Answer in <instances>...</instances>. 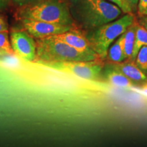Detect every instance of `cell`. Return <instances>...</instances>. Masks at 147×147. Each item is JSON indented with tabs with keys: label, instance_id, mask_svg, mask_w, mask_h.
I'll list each match as a JSON object with an SVG mask.
<instances>
[{
	"label": "cell",
	"instance_id": "cell-15",
	"mask_svg": "<svg viewBox=\"0 0 147 147\" xmlns=\"http://www.w3.org/2000/svg\"><path fill=\"white\" fill-rule=\"evenodd\" d=\"M0 49L6 52L8 55L14 53L9 40L8 31L0 32Z\"/></svg>",
	"mask_w": 147,
	"mask_h": 147
},
{
	"label": "cell",
	"instance_id": "cell-24",
	"mask_svg": "<svg viewBox=\"0 0 147 147\" xmlns=\"http://www.w3.org/2000/svg\"><path fill=\"white\" fill-rule=\"evenodd\" d=\"M8 55V54L6 52H5V51H3L0 49V56H3V55Z\"/></svg>",
	"mask_w": 147,
	"mask_h": 147
},
{
	"label": "cell",
	"instance_id": "cell-4",
	"mask_svg": "<svg viewBox=\"0 0 147 147\" xmlns=\"http://www.w3.org/2000/svg\"><path fill=\"white\" fill-rule=\"evenodd\" d=\"M136 21L133 14L124 16L102 25L98 28L84 32L91 49L102 60H106L108 51L112 43L123 34Z\"/></svg>",
	"mask_w": 147,
	"mask_h": 147
},
{
	"label": "cell",
	"instance_id": "cell-12",
	"mask_svg": "<svg viewBox=\"0 0 147 147\" xmlns=\"http://www.w3.org/2000/svg\"><path fill=\"white\" fill-rule=\"evenodd\" d=\"M136 29V21L129 26L124 33V53L126 59H131L133 54L134 43H135Z\"/></svg>",
	"mask_w": 147,
	"mask_h": 147
},
{
	"label": "cell",
	"instance_id": "cell-25",
	"mask_svg": "<svg viewBox=\"0 0 147 147\" xmlns=\"http://www.w3.org/2000/svg\"><path fill=\"white\" fill-rule=\"evenodd\" d=\"M143 15H146V16H147V9L146 10H145V12H144V14H143ZM142 15V16H143Z\"/></svg>",
	"mask_w": 147,
	"mask_h": 147
},
{
	"label": "cell",
	"instance_id": "cell-9",
	"mask_svg": "<svg viewBox=\"0 0 147 147\" xmlns=\"http://www.w3.org/2000/svg\"><path fill=\"white\" fill-rule=\"evenodd\" d=\"M109 63L112 67L131 80L136 87L147 82V76L140 70L134 61L126 59L120 63Z\"/></svg>",
	"mask_w": 147,
	"mask_h": 147
},
{
	"label": "cell",
	"instance_id": "cell-23",
	"mask_svg": "<svg viewBox=\"0 0 147 147\" xmlns=\"http://www.w3.org/2000/svg\"><path fill=\"white\" fill-rule=\"evenodd\" d=\"M9 4L7 0H0V12L5 10Z\"/></svg>",
	"mask_w": 147,
	"mask_h": 147
},
{
	"label": "cell",
	"instance_id": "cell-6",
	"mask_svg": "<svg viewBox=\"0 0 147 147\" xmlns=\"http://www.w3.org/2000/svg\"><path fill=\"white\" fill-rule=\"evenodd\" d=\"M11 47L14 53L26 62L35 61L36 57V41L26 31L13 30L10 33Z\"/></svg>",
	"mask_w": 147,
	"mask_h": 147
},
{
	"label": "cell",
	"instance_id": "cell-19",
	"mask_svg": "<svg viewBox=\"0 0 147 147\" xmlns=\"http://www.w3.org/2000/svg\"><path fill=\"white\" fill-rule=\"evenodd\" d=\"M8 31V26L6 21H5L4 18L0 15V32H6Z\"/></svg>",
	"mask_w": 147,
	"mask_h": 147
},
{
	"label": "cell",
	"instance_id": "cell-10",
	"mask_svg": "<svg viewBox=\"0 0 147 147\" xmlns=\"http://www.w3.org/2000/svg\"><path fill=\"white\" fill-rule=\"evenodd\" d=\"M102 77L108 84L113 87L123 89L136 87L131 80H129L122 73L114 68L109 63H105L102 71Z\"/></svg>",
	"mask_w": 147,
	"mask_h": 147
},
{
	"label": "cell",
	"instance_id": "cell-8",
	"mask_svg": "<svg viewBox=\"0 0 147 147\" xmlns=\"http://www.w3.org/2000/svg\"><path fill=\"white\" fill-rule=\"evenodd\" d=\"M55 39L65 43L66 45L70 46L76 50L82 53L95 54L93 49H91L89 40L87 38L84 32L76 28L63 34L51 36Z\"/></svg>",
	"mask_w": 147,
	"mask_h": 147
},
{
	"label": "cell",
	"instance_id": "cell-22",
	"mask_svg": "<svg viewBox=\"0 0 147 147\" xmlns=\"http://www.w3.org/2000/svg\"><path fill=\"white\" fill-rule=\"evenodd\" d=\"M138 89L141 93H142L143 94L147 95V82L146 83L142 84V85L138 87Z\"/></svg>",
	"mask_w": 147,
	"mask_h": 147
},
{
	"label": "cell",
	"instance_id": "cell-17",
	"mask_svg": "<svg viewBox=\"0 0 147 147\" xmlns=\"http://www.w3.org/2000/svg\"><path fill=\"white\" fill-rule=\"evenodd\" d=\"M8 3H12L14 5H16L18 8H22V7L27 6V5L33 4L40 0H7Z\"/></svg>",
	"mask_w": 147,
	"mask_h": 147
},
{
	"label": "cell",
	"instance_id": "cell-14",
	"mask_svg": "<svg viewBox=\"0 0 147 147\" xmlns=\"http://www.w3.org/2000/svg\"><path fill=\"white\" fill-rule=\"evenodd\" d=\"M135 63L140 70L147 76V46L142 47L138 51Z\"/></svg>",
	"mask_w": 147,
	"mask_h": 147
},
{
	"label": "cell",
	"instance_id": "cell-18",
	"mask_svg": "<svg viewBox=\"0 0 147 147\" xmlns=\"http://www.w3.org/2000/svg\"><path fill=\"white\" fill-rule=\"evenodd\" d=\"M147 9V0H139L137 8V13L139 16H142Z\"/></svg>",
	"mask_w": 147,
	"mask_h": 147
},
{
	"label": "cell",
	"instance_id": "cell-11",
	"mask_svg": "<svg viewBox=\"0 0 147 147\" xmlns=\"http://www.w3.org/2000/svg\"><path fill=\"white\" fill-rule=\"evenodd\" d=\"M124 35L119 36L108 51L106 59L109 63H120L126 60L124 53Z\"/></svg>",
	"mask_w": 147,
	"mask_h": 147
},
{
	"label": "cell",
	"instance_id": "cell-21",
	"mask_svg": "<svg viewBox=\"0 0 147 147\" xmlns=\"http://www.w3.org/2000/svg\"><path fill=\"white\" fill-rule=\"evenodd\" d=\"M138 22L147 29V16L143 15L139 16Z\"/></svg>",
	"mask_w": 147,
	"mask_h": 147
},
{
	"label": "cell",
	"instance_id": "cell-7",
	"mask_svg": "<svg viewBox=\"0 0 147 147\" xmlns=\"http://www.w3.org/2000/svg\"><path fill=\"white\" fill-rule=\"evenodd\" d=\"M20 21L24 30L36 38H42L48 36H55L69 32L71 29L78 28L76 27L65 26L28 18L21 19Z\"/></svg>",
	"mask_w": 147,
	"mask_h": 147
},
{
	"label": "cell",
	"instance_id": "cell-3",
	"mask_svg": "<svg viewBox=\"0 0 147 147\" xmlns=\"http://www.w3.org/2000/svg\"><path fill=\"white\" fill-rule=\"evenodd\" d=\"M38 63L63 61H89L100 59L97 55L82 53L53 36L36 38Z\"/></svg>",
	"mask_w": 147,
	"mask_h": 147
},
{
	"label": "cell",
	"instance_id": "cell-2",
	"mask_svg": "<svg viewBox=\"0 0 147 147\" xmlns=\"http://www.w3.org/2000/svg\"><path fill=\"white\" fill-rule=\"evenodd\" d=\"M16 15L20 20L28 18L76 27L71 16L68 0H40L33 4L19 8Z\"/></svg>",
	"mask_w": 147,
	"mask_h": 147
},
{
	"label": "cell",
	"instance_id": "cell-16",
	"mask_svg": "<svg viewBox=\"0 0 147 147\" xmlns=\"http://www.w3.org/2000/svg\"><path fill=\"white\" fill-rule=\"evenodd\" d=\"M109 2L113 3L118 6L119 8L122 10V12L125 14H133L134 12L132 11L131 7L129 5V3L127 2L126 0H108Z\"/></svg>",
	"mask_w": 147,
	"mask_h": 147
},
{
	"label": "cell",
	"instance_id": "cell-1",
	"mask_svg": "<svg viewBox=\"0 0 147 147\" xmlns=\"http://www.w3.org/2000/svg\"><path fill=\"white\" fill-rule=\"evenodd\" d=\"M75 25L82 32L98 28L120 18L122 10L106 0H68Z\"/></svg>",
	"mask_w": 147,
	"mask_h": 147
},
{
	"label": "cell",
	"instance_id": "cell-20",
	"mask_svg": "<svg viewBox=\"0 0 147 147\" xmlns=\"http://www.w3.org/2000/svg\"><path fill=\"white\" fill-rule=\"evenodd\" d=\"M127 2L129 3V5L131 7L132 11H133L134 14L137 12L138 4L139 0H126Z\"/></svg>",
	"mask_w": 147,
	"mask_h": 147
},
{
	"label": "cell",
	"instance_id": "cell-5",
	"mask_svg": "<svg viewBox=\"0 0 147 147\" xmlns=\"http://www.w3.org/2000/svg\"><path fill=\"white\" fill-rule=\"evenodd\" d=\"M40 64L77 78L93 82L100 81L103 78L102 71L105 65L104 61L101 59L89 61L51 62Z\"/></svg>",
	"mask_w": 147,
	"mask_h": 147
},
{
	"label": "cell",
	"instance_id": "cell-13",
	"mask_svg": "<svg viewBox=\"0 0 147 147\" xmlns=\"http://www.w3.org/2000/svg\"><path fill=\"white\" fill-rule=\"evenodd\" d=\"M147 46V29L141 25L138 21H136V37L135 43L133 54H132L131 59L135 61L136 58L138 51L142 47Z\"/></svg>",
	"mask_w": 147,
	"mask_h": 147
}]
</instances>
